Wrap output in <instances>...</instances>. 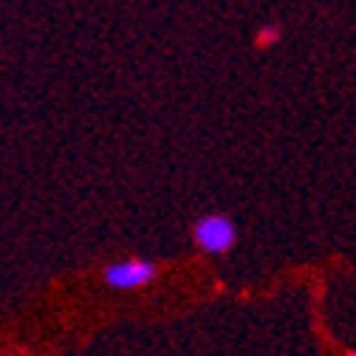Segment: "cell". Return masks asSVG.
Returning a JSON list of instances; mask_svg holds the SVG:
<instances>
[{
    "mask_svg": "<svg viewBox=\"0 0 356 356\" xmlns=\"http://www.w3.org/2000/svg\"><path fill=\"white\" fill-rule=\"evenodd\" d=\"M193 241L207 254H227L238 243V229L224 215H204L193 227Z\"/></svg>",
    "mask_w": 356,
    "mask_h": 356,
    "instance_id": "6da1fadb",
    "label": "cell"
},
{
    "mask_svg": "<svg viewBox=\"0 0 356 356\" xmlns=\"http://www.w3.org/2000/svg\"><path fill=\"white\" fill-rule=\"evenodd\" d=\"M280 37V31H277V26H266L263 31H260V37H257V42L260 46H272V42Z\"/></svg>",
    "mask_w": 356,
    "mask_h": 356,
    "instance_id": "3957f363",
    "label": "cell"
},
{
    "mask_svg": "<svg viewBox=\"0 0 356 356\" xmlns=\"http://www.w3.org/2000/svg\"><path fill=\"white\" fill-rule=\"evenodd\" d=\"M159 277V266L142 257H130V260H116L111 266L102 269V280L111 289L119 291H133V289H142L147 283H153Z\"/></svg>",
    "mask_w": 356,
    "mask_h": 356,
    "instance_id": "7a4b0ae2",
    "label": "cell"
},
{
    "mask_svg": "<svg viewBox=\"0 0 356 356\" xmlns=\"http://www.w3.org/2000/svg\"><path fill=\"white\" fill-rule=\"evenodd\" d=\"M345 356H356V350H348V353H345Z\"/></svg>",
    "mask_w": 356,
    "mask_h": 356,
    "instance_id": "277c9868",
    "label": "cell"
}]
</instances>
